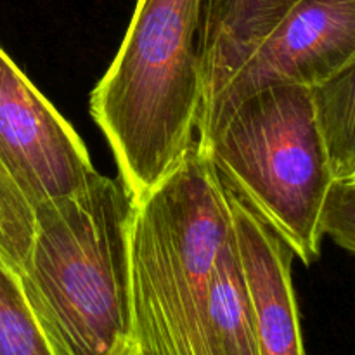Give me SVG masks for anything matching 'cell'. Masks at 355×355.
Instances as JSON below:
<instances>
[{"label": "cell", "instance_id": "cell-1", "mask_svg": "<svg viewBox=\"0 0 355 355\" xmlns=\"http://www.w3.org/2000/svg\"><path fill=\"white\" fill-rule=\"evenodd\" d=\"M201 0H137L123 42L90 94L134 201L198 146L205 110Z\"/></svg>", "mask_w": 355, "mask_h": 355}, {"label": "cell", "instance_id": "cell-2", "mask_svg": "<svg viewBox=\"0 0 355 355\" xmlns=\"http://www.w3.org/2000/svg\"><path fill=\"white\" fill-rule=\"evenodd\" d=\"M132 208L120 177L99 172L68 196L33 208L23 276L73 355H110L130 328Z\"/></svg>", "mask_w": 355, "mask_h": 355}, {"label": "cell", "instance_id": "cell-3", "mask_svg": "<svg viewBox=\"0 0 355 355\" xmlns=\"http://www.w3.org/2000/svg\"><path fill=\"white\" fill-rule=\"evenodd\" d=\"M198 146L305 266L321 255V215L333 177L314 94L305 85L257 90L222 111Z\"/></svg>", "mask_w": 355, "mask_h": 355}, {"label": "cell", "instance_id": "cell-4", "mask_svg": "<svg viewBox=\"0 0 355 355\" xmlns=\"http://www.w3.org/2000/svg\"><path fill=\"white\" fill-rule=\"evenodd\" d=\"M355 59V0H300L257 45L224 87L200 125L257 90L272 85L315 89Z\"/></svg>", "mask_w": 355, "mask_h": 355}, {"label": "cell", "instance_id": "cell-5", "mask_svg": "<svg viewBox=\"0 0 355 355\" xmlns=\"http://www.w3.org/2000/svg\"><path fill=\"white\" fill-rule=\"evenodd\" d=\"M0 162L31 208L97 172L75 128L0 47Z\"/></svg>", "mask_w": 355, "mask_h": 355}, {"label": "cell", "instance_id": "cell-6", "mask_svg": "<svg viewBox=\"0 0 355 355\" xmlns=\"http://www.w3.org/2000/svg\"><path fill=\"white\" fill-rule=\"evenodd\" d=\"M225 189L252 300L259 355H305L291 279L293 252L231 186L225 184Z\"/></svg>", "mask_w": 355, "mask_h": 355}, {"label": "cell", "instance_id": "cell-7", "mask_svg": "<svg viewBox=\"0 0 355 355\" xmlns=\"http://www.w3.org/2000/svg\"><path fill=\"white\" fill-rule=\"evenodd\" d=\"M298 2L300 0H201L203 116L239 66Z\"/></svg>", "mask_w": 355, "mask_h": 355}, {"label": "cell", "instance_id": "cell-8", "mask_svg": "<svg viewBox=\"0 0 355 355\" xmlns=\"http://www.w3.org/2000/svg\"><path fill=\"white\" fill-rule=\"evenodd\" d=\"M208 329L214 355H259L252 300L234 227L218 255L208 305Z\"/></svg>", "mask_w": 355, "mask_h": 355}, {"label": "cell", "instance_id": "cell-9", "mask_svg": "<svg viewBox=\"0 0 355 355\" xmlns=\"http://www.w3.org/2000/svg\"><path fill=\"white\" fill-rule=\"evenodd\" d=\"M0 355H73L23 274L0 257Z\"/></svg>", "mask_w": 355, "mask_h": 355}, {"label": "cell", "instance_id": "cell-10", "mask_svg": "<svg viewBox=\"0 0 355 355\" xmlns=\"http://www.w3.org/2000/svg\"><path fill=\"white\" fill-rule=\"evenodd\" d=\"M312 94L333 177L345 179L355 172V59Z\"/></svg>", "mask_w": 355, "mask_h": 355}, {"label": "cell", "instance_id": "cell-11", "mask_svg": "<svg viewBox=\"0 0 355 355\" xmlns=\"http://www.w3.org/2000/svg\"><path fill=\"white\" fill-rule=\"evenodd\" d=\"M35 234L33 208L0 162V257L24 274Z\"/></svg>", "mask_w": 355, "mask_h": 355}, {"label": "cell", "instance_id": "cell-12", "mask_svg": "<svg viewBox=\"0 0 355 355\" xmlns=\"http://www.w3.org/2000/svg\"><path fill=\"white\" fill-rule=\"evenodd\" d=\"M110 355H214L210 335H151L128 329Z\"/></svg>", "mask_w": 355, "mask_h": 355}, {"label": "cell", "instance_id": "cell-13", "mask_svg": "<svg viewBox=\"0 0 355 355\" xmlns=\"http://www.w3.org/2000/svg\"><path fill=\"white\" fill-rule=\"evenodd\" d=\"M322 234L355 255V186L335 179L326 196L321 215Z\"/></svg>", "mask_w": 355, "mask_h": 355}, {"label": "cell", "instance_id": "cell-14", "mask_svg": "<svg viewBox=\"0 0 355 355\" xmlns=\"http://www.w3.org/2000/svg\"><path fill=\"white\" fill-rule=\"evenodd\" d=\"M345 180H347V182L354 184V186H355V172L350 173V175H347V177H345Z\"/></svg>", "mask_w": 355, "mask_h": 355}]
</instances>
